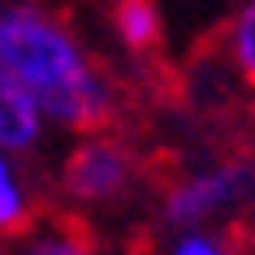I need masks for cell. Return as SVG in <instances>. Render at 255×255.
Masks as SVG:
<instances>
[{
    "label": "cell",
    "instance_id": "7a4b0ae2",
    "mask_svg": "<svg viewBox=\"0 0 255 255\" xmlns=\"http://www.w3.org/2000/svg\"><path fill=\"white\" fill-rule=\"evenodd\" d=\"M147 182V160L113 130L78 134L61 164V195L74 212H108L134 199Z\"/></svg>",
    "mask_w": 255,
    "mask_h": 255
},
{
    "label": "cell",
    "instance_id": "3957f363",
    "mask_svg": "<svg viewBox=\"0 0 255 255\" xmlns=\"http://www.w3.org/2000/svg\"><path fill=\"white\" fill-rule=\"evenodd\" d=\"M255 199V164L251 160H212L173 177L160 195V216L182 229H203L208 221H225Z\"/></svg>",
    "mask_w": 255,
    "mask_h": 255
},
{
    "label": "cell",
    "instance_id": "5b68a950",
    "mask_svg": "<svg viewBox=\"0 0 255 255\" xmlns=\"http://www.w3.org/2000/svg\"><path fill=\"white\" fill-rule=\"evenodd\" d=\"M43 130H48V121H43L35 95L0 65V151L22 160L43 143Z\"/></svg>",
    "mask_w": 255,
    "mask_h": 255
},
{
    "label": "cell",
    "instance_id": "277c9868",
    "mask_svg": "<svg viewBox=\"0 0 255 255\" xmlns=\"http://www.w3.org/2000/svg\"><path fill=\"white\" fill-rule=\"evenodd\" d=\"M0 255H100V247L78 212H39L22 234L0 242Z\"/></svg>",
    "mask_w": 255,
    "mask_h": 255
},
{
    "label": "cell",
    "instance_id": "6da1fadb",
    "mask_svg": "<svg viewBox=\"0 0 255 255\" xmlns=\"http://www.w3.org/2000/svg\"><path fill=\"white\" fill-rule=\"evenodd\" d=\"M0 65L35 95L43 121L56 130L95 134L121 108L117 82L48 0H0Z\"/></svg>",
    "mask_w": 255,
    "mask_h": 255
},
{
    "label": "cell",
    "instance_id": "52a82bcc",
    "mask_svg": "<svg viewBox=\"0 0 255 255\" xmlns=\"http://www.w3.org/2000/svg\"><path fill=\"white\" fill-rule=\"evenodd\" d=\"M113 30H117V39L130 52H138V56L156 52L160 48V35H164L156 0H117L113 4Z\"/></svg>",
    "mask_w": 255,
    "mask_h": 255
},
{
    "label": "cell",
    "instance_id": "8992f818",
    "mask_svg": "<svg viewBox=\"0 0 255 255\" xmlns=\"http://www.w3.org/2000/svg\"><path fill=\"white\" fill-rule=\"evenodd\" d=\"M35 216H39V199H35V186H30L22 160L0 151V242L22 234Z\"/></svg>",
    "mask_w": 255,
    "mask_h": 255
},
{
    "label": "cell",
    "instance_id": "9c48e42d",
    "mask_svg": "<svg viewBox=\"0 0 255 255\" xmlns=\"http://www.w3.org/2000/svg\"><path fill=\"white\" fill-rule=\"evenodd\" d=\"M169 255H238V247L212 229H182L169 247Z\"/></svg>",
    "mask_w": 255,
    "mask_h": 255
},
{
    "label": "cell",
    "instance_id": "ba28073f",
    "mask_svg": "<svg viewBox=\"0 0 255 255\" xmlns=\"http://www.w3.org/2000/svg\"><path fill=\"white\" fill-rule=\"evenodd\" d=\"M221 56L247 87H255V0H238L221 30Z\"/></svg>",
    "mask_w": 255,
    "mask_h": 255
}]
</instances>
